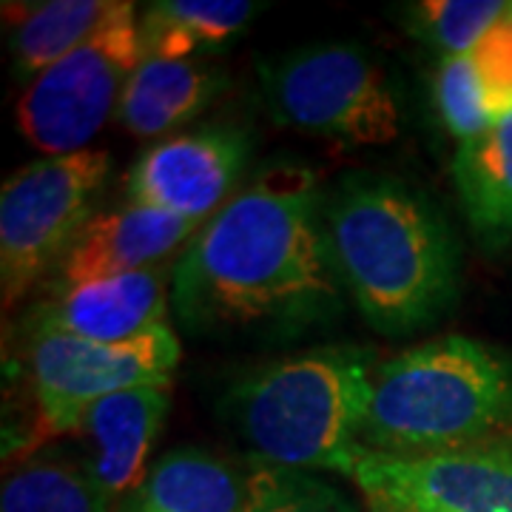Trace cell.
<instances>
[{
	"instance_id": "277c9868",
	"label": "cell",
	"mask_w": 512,
	"mask_h": 512,
	"mask_svg": "<svg viewBox=\"0 0 512 512\" xmlns=\"http://www.w3.org/2000/svg\"><path fill=\"white\" fill-rule=\"evenodd\" d=\"M373 367L359 350L322 348L265 365L228 396V413L254 458L291 470L353 478Z\"/></svg>"
},
{
	"instance_id": "30bf717a",
	"label": "cell",
	"mask_w": 512,
	"mask_h": 512,
	"mask_svg": "<svg viewBox=\"0 0 512 512\" xmlns=\"http://www.w3.org/2000/svg\"><path fill=\"white\" fill-rule=\"evenodd\" d=\"M248 157V137L237 128H205L168 137L134 163L128 202H140L180 220L214 217L237 185Z\"/></svg>"
},
{
	"instance_id": "52a82bcc",
	"label": "cell",
	"mask_w": 512,
	"mask_h": 512,
	"mask_svg": "<svg viewBox=\"0 0 512 512\" xmlns=\"http://www.w3.org/2000/svg\"><path fill=\"white\" fill-rule=\"evenodd\" d=\"M265 94L282 126L348 146H382L399 134V106L382 69L356 46L328 43L265 69Z\"/></svg>"
},
{
	"instance_id": "9c48e42d",
	"label": "cell",
	"mask_w": 512,
	"mask_h": 512,
	"mask_svg": "<svg viewBox=\"0 0 512 512\" xmlns=\"http://www.w3.org/2000/svg\"><path fill=\"white\" fill-rule=\"evenodd\" d=\"M353 481L367 498L416 512H512V441L427 456L365 447Z\"/></svg>"
},
{
	"instance_id": "8fae6325",
	"label": "cell",
	"mask_w": 512,
	"mask_h": 512,
	"mask_svg": "<svg viewBox=\"0 0 512 512\" xmlns=\"http://www.w3.org/2000/svg\"><path fill=\"white\" fill-rule=\"evenodd\" d=\"M202 222L180 220L160 208L128 202L103 214H94L74 239L69 254L60 259L55 293L69 291L97 279L157 268L165 256L180 251L197 237Z\"/></svg>"
},
{
	"instance_id": "2e32d148",
	"label": "cell",
	"mask_w": 512,
	"mask_h": 512,
	"mask_svg": "<svg viewBox=\"0 0 512 512\" xmlns=\"http://www.w3.org/2000/svg\"><path fill=\"white\" fill-rule=\"evenodd\" d=\"M123 0H37L3 3L15 77L26 86L37 74L89 43L117 12Z\"/></svg>"
},
{
	"instance_id": "7a4b0ae2",
	"label": "cell",
	"mask_w": 512,
	"mask_h": 512,
	"mask_svg": "<svg viewBox=\"0 0 512 512\" xmlns=\"http://www.w3.org/2000/svg\"><path fill=\"white\" fill-rule=\"evenodd\" d=\"M336 276L356 308L384 333L433 322L456 291V248L447 225L390 183L345 188L325 220Z\"/></svg>"
},
{
	"instance_id": "7402d4cb",
	"label": "cell",
	"mask_w": 512,
	"mask_h": 512,
	"mask_svg": "<svg viewBox=\"0 0 512 512\" xmlns=\"http://www.w3.org/2000/svg\"><path fill=\"white\" fill-rule=\"evenodd\" d=\"M242 512H359V507L313 473L254 458Z\"/></svg>"
},
{
	"instance_id": "9a60e30c",
	"label": "cell",
	"mask_w": 512,
	"mask_h": 512,
	"mask_svg": "<svg viewBox=\"0 0 512 512\" xmlns=\"http://www.w3.org/2000/svg\"><path fill=\"white\" fill-rule=\"evenodd\" d=\"M220 74L197 57L146 55L128 80L117 123L137 140L168 134L194 120L220 89Z\"/></svg>"
},
{
	"instance_id": "4fadbf2b",
	"label": "cell",
	"mask_w": 512,
	"mask_h": 512,
	"mask_svg": "<svg viewBox=\"0 0 512 512\" xmlns=\"http://www.w3.org/2000/svg\"><path fill=\"white\" fill-rule=\"evenodd\" d=\"M171 407V384H146L92 404L72 436L89 441L86 467L120 504L148 473L151 447Z\"/></svg>"
},
{
	"instance_id": "44dd1931",
	"label": "cell",
	"mask_w": 512,
	"mask_h": 512,
	"mask_svg": "<svg viewBox=\"0 0 512 512\" xmlns=\"http://www.w3.org/2000/svg\"><path fill=\"white\" fill-rule=\"evenodd\" d=\"M433 103L444 128L458 143H470L504 117L495 94L484 83L473 55L444 57L433 77Z\"/></svg>"
},
{
	"instance_id": "6da1fadb",
	"label": "cell",
	"mask_w": 512,
	"mask_h": 512,
	"mask_svg": "<svg viewBox=\"0 0 512 512\" xmlns=\"http://www.w3.org/2000/svg\"><path fill=\"white\" fill-rule=\"evenodd\" d=\"M308 168L279 165L234 194L185 245L171 299L191 328L296 319L336 302Z\"/></svg>"
},
{
	"instance_id": "5bb4252c",
	"label": "cell",
	"mask_w": 512,
	"mask_h": 512,
	"mask_svg": "<svg viewBox=\"0 0 512 512\" xmlns=\"http://www.w3.org/2000/svg\"><path fill=\"white\" fill-rule=\"evenodd\" d=\"M248 470L200 447L160 456L114 512H242Z\"/></svg>"
},
{
	"instance_id": "ba28073f",
	"label": "cell",
	"mask_w": 512,
	"mask_h": 512,
	"mask_svg": "<svg viewBox=\"0 0 512 512\" xmlns=\"http://www.w3.org/2000/svg\"><path fill=\"white\" fill-rule=\"evenodd\" d=\"M180 353V339L168 325L131 342L37 333L29 365L43 433L72 436L92 404L134 387L171 384Z\"/></svg>"
},
{
	"instance_id": "e0dca14e",
	"label": "cell",
	"mask_w": 512,
	"mask_h": 512,
	"mask_svg": "<svg viewBox=\"0 0 512 512\" xmlns=\"http://www.w3.org/2000/svg\"><path fill=\"white\" fill-rule=\"evenodd\" d=\"M453 180L478 234L490 245L507 242L512 237V111L481 137L458 146Z\"/></svg>"
},
{
	"instance_id": "603a6c76",
	"label": "cell",
	"mask_w": 512,
	"mask_h": 512,
	"mask_svg": "<svg viewBox=\"0 0 512 512\" xmlns=\"http://www.w3.org/2000/svg\"><path fill=\"white\" fill-rule=\"evenodd\" d=\"M473 57H476L484 83L495 94L498 106L504 109V114L512 111V3L510 12L498 20L493 32L478 43Z\"/></svg>"
},
{
	"instance_id": "7c38bea8",
	"label": "cell",
	"mask_w": 512,
	"mask_h": 512,
	"mask_svg": "<svg viewBox=\"0 0 512 512\" xmlns=\"http://www.w3.org/2000/svg\"><path fill=\"white\" fill-rule=\"evenodd\" d=\"M165 313V271L146 268L57 291L40 311L37 333H57L89 342H131L163 328Z\"/></svg>"
},
{
	"instance_id": "cb8c5ba5",
	"label": "cell",
	"mask_w": 512,
	"mask_h": 512,
	"mask_svg": "<svg viewBox=\"0 0 512 512\" xmlns=\"http://www.w3.org/2000/svg\"><path fill=\"white\" fill-rule=\"evenodd\" d=\"M367 510L370 512H416V510H407V507H399V504H390V501H382V498H367Z\"/></svg>"
},
{
	"instance_id": "8992f818",
	"label": "cell",
	"mask_w": 512,
	"mask_h": 512,
	"mask_svg": "<svg viewBox=\"0 0 512 512\" xmlns=\"http://www.w3.org/2000/svg\"><path fill=\"white\" fill-rule=\"evenodd\" d=\"M143 57L137 3H123L89 43L23 89L15 109L20 134L46 157L86 151L111 117L117 120L128 80Z\"/></svg>"
},
{
	"instance_id": "ac0fdd59",
	"label": "cell",
	"mask_w": 512,
	"mask_h": 512,
	"mask_svg": "<svg viewBox=\"0 0 512 512\" xmlns=\"http://www.w3.org/2000/svg\"><path fill=\"white\" fill-rule=\"evenodd\" d=\"M256 12L259 3L248 0H160L140 12L143 49L154 57H197L239 35Z\"/></svg>"
},
{
	"instance_id": "5b68a950",
	"label": "cell",
	"mask_w": 512,
	"mask_h": 512,
	"mask_svg": "<svg viewBox=\"0 0 512 512\" xmlns=\"http://www.w3.org/2000/svg\"><path fill=\"white\" fill-rule=\"evenodd\" d=\"M111 157L86 148L23 165L0 191V285L12 308L40 276L69 254L92 220Z\"/></svg>"
},
{
	"instance_id": "ffe728a7",
	"label": "cell",
	"mask_w": 512,
	"mask_h": 512,
	"mask_svg": "<svg viewBox=\"0 0 512 512\" xmlns=\"http://www.w3.org/2000/svg\"><path fill=\"white\" fill-rule=\"evenodd\" d=\"M507 12L510 3L501 0H419L404 9V23L413 37L456 57L473 55Z\"/></svg>"
},
{
	"instance_id": "d6986e66",
	"label": "cell",
	"mask_w": 512,
	"mask_h": 512,
	"mask_svg": "<svg viewBox=\"0 0 512 512\" xmlns=\"http://www.w3.org/2000/svg\"><path fill=\"white\" fill-rule=\"evenodd\" d=\"M117 504L86 467L35 458L12 470L0 490V512H114Z\"/></svg>"
},
{
	"instance_id": "3957f363",
	"label": "cell",
	"mask_w": 512,
	"mask_h": 512,
	"mask_svg": "<svg viewBox=\"0 0 512 512\" xmlns=\"http://www.w3.org/2000/svg\"><path fill=\"white\" fill-rule=\"evenodd\" d=\"M512 441V359L476 339L444 336L373 367L362 444L427 456Z\"/></svg>"
}]
</instances>
